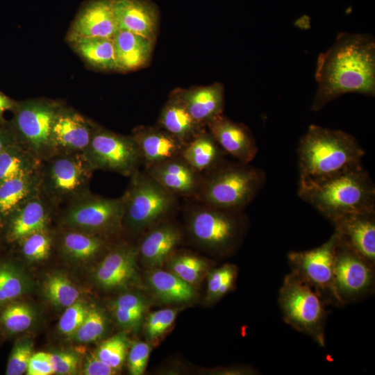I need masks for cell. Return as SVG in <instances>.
<instances>
[{"instance_id": "cell-9", "label": "cell", "mask_w": 375, "mask_h": 375, "mask_svg": "<svg viewBox=\"0 0 375 375\" xmlns=\"http://www.w3.org/2000/svg\"><path fill=\"white\" fill-rule=\"evenodd\" d=\"M334 288L340 306L360 301L373 294L375 290V266L339 236L335 256Z\"/></svg>"}, {"instance_id": "cell-1", "label": "cell", "mask_w": 375, "mask_h": 375, "mask_svg": "<svg viewBox=\"0 0 375 375\" xmlns=\"http://www.w3.org/2000/svg\"><path fill=\"white\" fill-rule=\"evenodd\" d=\"M317 90L311 110L317 112L347 93L375 94V40L365 33H341L319 55L315 74Z\"/></svg>"}, {"instance_id": "cell-45", "label": "cell", "mask_w": 375, "mask_h": 375, "mask_svg": "<svg viewBox=\"0 0 375 375\" xmlns=\"http://www.w3.org/2000/svg\"><path fill=\"white\" fill-rule=\"evenodd\" d=\"M151 352L150 345L144 342L134 343L128 353V372L132 375L143 374Z\"/></svg>"}, {"instance_id": "cell-50", "label": "cell", "mask_w": 375, "mask_h": 375, "mask_svg": "<svg viewBox=\"0 0 375 375\" xmlns=\"http://www.w3.org/2000/svg\"><path fill=\"white\" fill-rule=\"evenodd\" d=\"M13 106L12 101L0 92V116Z\"/></svg>"}, {"instance_id": "cell-3", "label": "cell", "mask_w": 375, "mask_h": 375, "mask_svg": "<svg viewBox=\"0 0 375 375\" xmlns=\"http://www.w3.org/2000/svg\"><path fill=\"white\" fill-rule=\"evenodd\" d=\"M298 195L331 222L346 214L375 211V186L362 165L328 178L299 181Z\"/></svg>"}, {"instance_id": "cell-2", "label": "cell", "mask_w": 375, "mask_h": 375, "mask_svg": "<svg viewBox=\"0 0 375 375\" xmlns=\"http://www.w3.org/2000/svg\"><path fill=\"white\" fill-rule=\"evenodd\" d=\"M299 181L328 178L362 165L365 151L356 139L342 131L311 124L297 149Z\"/></svg>"}, {"instance_id": "cell-31", "label": "cell", "mask_w": 375, "mask_h": 375, "mask_svg": "<svg viewBox=\"0 0 375 375\" xmlns=\"http://www.w3.org/2000/svg\"><path fill=\"white\" fill-rule=\"evenodd\" d=\"M72 43L76 51L91 65L101 69L117 70L112 39L81 38Z\"/></svg>"}, {"instance_id": "cell-4", "label": "cell", "mask_w": 375, "mask_h": 375, "mask_svg": "<svg viewBox=\"0 0 375 375\" xmlns=\"http://www.w3.org/2000/svg\"><path fill=\"white\" fill-rule=\"evenodd\" d=\"M266 182L260 168L225 160L202 174L193 200L229 210L240 211L257 196Z\"/></svg>"}, {"instance_id": "cell-6", "label": "cell", "mask_w": 375, "mask_h": 375, "mask_svg": "<svg viewBox=\"0 0 375 375\" xmlns=\"http://www.w3.org/2000/svg\"><path fill=\"white\" fill-rule=\"evenodd\" d=\"M122 227L134 233L146 231L167 220L178 205L177 196L168 192L146 172H135L122 197Z\"/></svg>"}, {"instance_id": "cell-19", "label": "cell", "mask_w": 375, "mask_h": 375, "mask_svg": "<svg viewBox=\"0 0 375 375\" xmlns=\"http://www.w3.org/2000/svg\"><path fill=\"white\" fill-rule=\"evenodd\" d=\"M144 172L172 194L192 199L202 176L181 156L153 165Z\"/></svg>"}, {"instance_id": "cell-34", "label": "cell", "mask_w": 375, "mask_h": 375, "mask_svg": "<svg viewBox=\"0 0 375 375\" xmlns=\"http://www.w3.org/2000/svg\"><path fill=\"white\" fill-rule=\"evenodd\" d=\"M47 299L58 308H67L79 300L80 291L64 274L53 272L48 274L42 284Z\"/></svg>"}, {"instance_id": "cell-46", "label": "cell", "mask_w": 375, "mask_h": 375, "mask_svg": "<svg viewBox=\"0 0 375 375\" xmlns=\"http://www.w3.org/2000/svg\"><path fill=\"white\" fill-rule=\"evenodd\" d=\"M53 374L70 375L76 373L78 366V356L72 352L58 351L49 353Z\"/></svg>"}, {"instance_id": "cell-49", "label": "cell", "mask_w": 375, "mask_h": 375, "mask_svg": "<svg viewBox=\"0 0 375 375\" xmlns=\"http://www.w3.org/2000/svg\"><path fill=\"white\" fill-rule=\"evenodd\" d=\"M258 372L249 366H228L207 369L205 374L210 375H253Z\"/></svg>"}, {"instance_id": "cell-41", "label": "cell", "mask_w": 375, "mask_h": 375, "mask_svg": "<svg viewBox=\"0 0 375 375\" xmlns=\"http://www.w3.org/2000/svg\"><path fill=\"white\" fill-rule=\"evenodd\" d=\"M21 241L22 253L28 260L42 261L49 256L51 238L47 229L31 233Z\"/></svg>"}, {"instance_id": "cell-40", "label": "cell", "mask_w": 375, "mask_h": 375, "mask_svg": "<svg viewBox=\"0 0 375 375\" xmlns=\"http://www.w3.org/2000/svg\"><path fill=\"white\" fill-rule=\"evenodd\" d=\"M128 349L127 338L121 334L103 341L95 354L103 362L119 371L125 360Z\"/></svg>"}, {"instance_id": "cell-10", "label": "cell", "mask_w": 375, "mask_h": 375, "mask_svg": "<svg viewBox=\"0 0 375 375\" xmlns=\"http://www.w3.org/2000/svg\"><path fill=\"white\" fill-rule=\"evenodd\" d=\"M122 198H106L87 193L74 200L62 223L70 229L95 235L113 233L122 227Z\"/></svg>"}, {"instance_id": "cell-12", "label": "cell", "mask_w": 375, "mask_h": 375, "mask_svg": "<svg viewBox=\"0 0 375 375\" xmlns=\"http://www.w3.org/2000/svg\"><path fill=\"white\" fill-rule=\"evenodd\" d=\"M41 187L56 201L87 194L94 169L83 153H57L47 159Z\"/></svg>"}, {"instance_id": "cell-33", "label": "cell", "mask_w": 375, "mask_h": 375, "mask_svg": "<svg viewBox=\"0 0 375 375\" xmlns=\"http://www.w3.org/2000/svg\"><path fill=\"white\" fill-rule=\"evenodd\" d=\"M148 308L146 299L138 292H126L113 302L112 310L118 324L125 329L139 328Z\"/></svg>"}, {"instance_id": "cell-27", "label": "cell", "mask_w": 375, "mask_h": 375, "mask_svg": "<svg viewBox=\"0 0 375 375\" xmlns=\"http://www.w3.org/2000/svg\"><path fill=\"white\" fill-rule=\"evenodd\" d=\"M225 155L212 135L204 130L183 146L180 156L203 174L222 163Z\"/></svg>"}, {"instance_id": "cell-20", "label": "cell", "mask_w": 375, "mask_h": 375, "mask_svg": "<svg viewBox=\"0 0 375 375\" xmlns=\"http://www.w3.org/2000/svg\"><path fill=\"white\" fill-rule=\"evenodd\" d=\"M146 232L138 248V256L148 267L158 268L175 252L182 241L183 234L176 224L167 220Z\"/></svg>"}, {"instance_id": "cell-51", "label": "cell", "mask_w": 375, "mask_h": 375, "mask_svg": "<svg viewBox=\"0 0 375 375\" xmlns=\"http://www.w3.org/2000/svg\"><path fill=\"white\" fill-rule=\"evenodd\" d=\"M13 139L0 131V153L10 144L14 142Z\"/></svg>"}, {"instance_id": "cell-39", "label": "cell", "mask_w": 375, "mask_h": 375, "mask_svg": "<svg viewBox=\"0 0 375 375\" xmlns=\"http://www.w3.org/2000/svg\"><path fill=\"white\" fill-rule=\"evenodd\" d=\"M107 328L104 312L97 306H90L88 314L76 331L70 337L81 343H88L101 338Z\"/></svg>"}, {"instance_id": "cell-8", "label": "cell", "mask_w": 375, "mask_h": 375, "mask_svg": "<svg viewBox=\"0 0 375 375\" xmlns=\"http://www.w3.org/2000/svg\"><path fill=\"white\" fill-rule=\"evenodd\" d=\"M338 235H332L320 246L306 251H290L288 260L291 273L312 288L326 304L340 306L334 288L335 249Z\"/></svg>"}, {"instance_id": "cell-17", "label": "cell", "mask_w": 375, "mask_h": 375, "mask_svg": "<svg viewBox=\"0 0 375 375\" xmlns=\"http://www.w3.org/2000/svg\"><path fill=\"white\" fill-rule=\"evenodd\" d=\"M118 31L112 0H93L81 9L68 38L71 42L88 38L113 39Z\"/></svg>"}, {"instance_id": "cell-11", "label": "cell", "mask_w": 375, "mask_h": 375, "mask_svg": "<svg viewBox=\"0 0 375 375\" xmlns=\"http://www.w3.org/2000/svg\"><path fill=\"white\" fill-rule=\"evenodd\" d=\"M95 169L112 171L131 176L142 164L140 154L132 136H124L95 128L88 147L83 153Z\"/></svg>"}, {"instance_id": "cell-28", "label": "cell", "mask_w": 375, "mask_h": 375, "mask_svg": "<svg viewBox=\"0 0 375 375\" xmlns=\"http://www.w3.org/2000/svg\"><path fill=\"white\" fill-rule=\"evenodd\" d=\"M39 172L17 176L0 183V215L13 214L22 205L40 193Z\"/></svg>"}, {"instance_id": "cell-37", "label": "cell", "mask_w": 375, "mask_h": 375, "mask_svg": "<svg viewBox=\"0 0 375 375\" xmlns=\"http://www.w3.org/2000/svg\"><path fill=\"white\" fill-rule=\"evenodd\" d=\"M35 319V312L28 303L21 301L7 303L0 312V324L10 333L28 330Z\"/></svg>"}, {"instance_id": "cell-47", "label": "cell", "mask_w": 375, "mask_h": 375, "mask_svg": "<svg viewBox=\"0 0 375 375\" xmlns=\"http://www.w3.org/2000/svg\"><path fill=\"white\" fill-rule=\"evenodd\" d=\"M26 374L27 375L53 374L49 353L38 352L33 353L29 360Z\"/></svg>"}, {"instance_id": "cell-23", "label": "cell", "mask_w": 375, "mask_h": 375, "mask_svg": "<svg viewBox=\"0 0 375 375\" xmlns=\"http://www.w3.org/2000/svg\"><path fill=\"white\" fill-rule=\"evenodd\" d=\"M200 124H206L222 115L224 104V88L221 83L181 90L173 93Z\"/></svg>"}, {"instance_id": "cell-29", "label": "cell", "mask_w": 375, "mask_h": 375, "mask_svg": "<svg viewBox=\"0 0 375 375\" xmlns=\"http://www.w3.org/2000/svg\"><path fill=\"white\" fill-rule=\"evenodd\" d=\"M147 281L156 297L164 303L188 302L196 294L192 285L169 271L153 268L147 276Z\"/></svg>"}, {"instance_id": "cell-7", "label": "cell", "mask_w": 375, "mask_h": 375, "mask_svg": "<svg viewBox=\"0 0 375 375\" xmlns=\"http://www.w3.org/2000/svg\"><path fill=\"white\" fill-rule=\"evenodd\" d=\"M278 303L286 324L325 347L327 305L312 288L290 272L280 288Z\"/></svg>"}, {"instance_id": "cell-24", "label": "cell", "mask_w": 375, "mask_h": 375, "mask_svg": "<svg viewBox=\"0 0 375 375\" xmlns=\"http://www.w3.org/2000/svg\"><path fill=\"white\" fill-rule=\"evenodd\" d=\"M112 40L117 70L137 69L148 62L152 52L153 40L123 30H119Z\"/></svg>"}, {"instance_id": "cell-43", "label": "cell", "mask_w": 375, "mask_h": 375, "mask_svg": "<svg viewBox=\"0 0 375 375\" xmlns=\"http://www.w3.org/2000/svg\"><path fill=\"white\" fill-rule=\"evenodd\" d=\"M33 354V344L30 338H22L17 340L10 354L6 374L22 375L26 373Z\"/></svg>"}, {"instance_id": "cell-26", "label": "cell", "mask_w": 375, "mask_h": 375, "mask_svg": "<svg viewBox=\"0 0 375 375\" xmlns=\"http://www.w3.org/2000/svg\"><path fill=\"white\" fill-rule=\"evenodd\" d=\"M158 124L184 145L205 130L173 94L160 114Z\"/></svg>"}, {"instance_id": "cell-21", "label": "cell", "mask_w": 375, "mask_h": 375, "mask_svg": "<svg viewBox=\"0 0 375 375\" xmlns=\"http://www.w3.org/2000/svg\"><path fill=\"white\" fill-rule=\"evenodd\" d=\"M138 148L144 170L179 156L184 144L160 127L139 126L132 135Z\"/></svg>"}, {"instance_id": "cell-16", "label": "cell", "mask_w": 375, "mask_h": 375, "mask_svg": "<svg viewBox=\"0 0 375 375\" xmlns=\"http://www.w3.org/2000/svg\"><path fill=\"white\" fill-rule=\"evenodd\" d=\"M94 128L80 114L58 109L51 128L54 155L83 153L90 142Z\"/></svg>"}, {"instance_id": "cell-18", "label": "cell", "mask_w": 375, "mask_h": 375, "mask_svg": "<svg viewBox=\"0 0 375 375\" xmlns=\"http://www.w3.org/2000/svg\"><path fill=\"white\" fill-rule=\"evenodd\" d=\"M138 248L121 244L112 249L99 264L94 278L99 286L114 290L138 279L136 260Z\"/></svg>"}, {"instance_id": "cell-22", "label": "cell", "mask_w": 375, "mask_h": 375, "mask_svg": "<svg viewBox=\"0 0 375 375\" xmlns=\"http://www.w3.org/2000/svg\"><path fill=\"white\" fill-rule=\"evenodd\" d=\"M119 30L154 41L158 30V14L154 6L144 0H112Z\"/></svg>"}, {"instance_id": "cell-15", "label": "cell", "mask_w": 375, "mask_h": 375, "mask_svg": "<svg viewBox=\"0 0 375 375\" xmlns=\"http://www.w3.org/2000/svg\"><path fill=\"white\" fill-rule=\"evenodd\" d=\"M331 223L343 242L375 266V211L346 214Z\"/></svg>"}, {"instance_id": "cell-30", "label": "cell", "mask_w": 375, "mask_h": 375, "mask_svg": "<svg viewBox=\"0 0 375 375\" xmlns=\"http://www.w3.org/2000/svg\"><path fill=\"white\" fill-rule=\"evenodd\" d=\"M40 160L17 142L0 153V183L17 176L38 172Z\"/></svg>"}, {"instance_id": "cell-14", "label": "cell", "mask_w": 375, "mask_h": 375, "mask_svg": "<svg viewBox=\"0 0 375 375\" xmlns=\"http://www.w3.org/2000/svg\"><path fill=\"white\" fill-rule=\"evenodd\" d=\"M206 127L224 153L238 162L249 164L256 156V142L246 125L220 115L208 122Z\"/></svg>"}, {"instance_id": "cell-25", "label": "cell", "mask_w": 375, "mask_h": 375, "mask_svg": "<svg viewBox=\"0 0 375 375\" xmlns=\"http://www.w3.org/2000/svg\"><path fill=\"white\" fill-rule=\"evenodd\" d=\"M49 221L48 209L38 194L13 212L8 238L12 242L22 240L31 233L47 229Z\"/></svg>"}, {"instance_id": "cell-32", "label": "cell", "mask_w": 375, "mask_h": 375, "mask_svg": "<svg viewBox=\"0 0 375 375\" xmlns=\"http://www.w3.org/2000/svg\"><path fill=\"white\" fill-rule=\"evenodd\" d=\"M106 245L98 235L69 229L62 235L60 247L68 257L77 260H88L99 254Z\"/></svg>"}, {"instance_id": "cell-42", "label": "cell", "mask_w": 375, "mask_h": 375, "mask_svg": "<svg viewBox=\"0 0 375 375\" xmlns=\"http://www.w3.org/2000/svg\"><path fill=\"white\" fill-rule=\"evenodd\" d=\"M177 308H164L148 315L144 323V333L150 340L160 338L174 324Z\"/></svg>"}, {"instance_id": "cell-35", "label": "cell", "mask_w": 375, "mask_h": 375, "mask_svg": "<svg viewBox=\"0 0 375 375\" xmlns=\"http://www.w3.org/2000/svg\"><path fill=\"white\" fill-rule=\"evenodd\" d=\"M167 265L169 272L193 287L208 272L209 267L206 260L188 252L174 253L167 260Z\"/></svg>"}, {"instance_id": "cell-38", "label": "cell", "mask_w": 375, "mask_h": 375, "mask_svg": "<svg viewBox=\"0 0 375 375\" xmlns=\"http://www.w3.org/2000/svg\"><path fill=\"white\" fill-rule=\"evenodd\" d=\"M238 276V267L233 264H224L207 272L206 301L214 303L234 288Z\"/></svg>"}, {"instance_id": "cell-5", "label": "cell", "mask_w": 375, "mask_h": 375, "mask_svg": "<svg viewBox=\"0 0 375 375\" xmlns=\"http://www.w3.org/2000/svg\"><path fill=\"white\" fill-rule=\"evenodd\" d=\"M185 223L197 244L221 256L238 249L248 227L243 210L222 209L194 200L185 210Z\"/></svg>"}, {"instance_id": "cell-13", "label": "cell", "mask_w": 375, "mask_h": 375, "mask_svg": "<svg viewBox=\"0 0 375 375\" xmlns=\"http://www.w3.org/2000/svg\"><path fill=\"white\" fill-rule=\"evenodd\" d=\"M58 108L42 101H28L19 105L15 124L20 145L39 160L54 155L51 128Z\"/></svg>"}, {"instance_id": "cell-48", "label": "cell", "mask_w": 375, "mask_h": 375, "mask_svg": "<svg viewBox=\"0 0 375 375\" xmlns=\"http://www.w3.org/2000/svg\"><path fill=\"white\" fill-rule=\"evenodd\" d=\"M117 372V370L100 360L95 353L88 356L83 367L85 375H113Z\"/></svg>"}, {"instance_id": "cell-44", "label": "cell", "mask_w": 375, "mask_h": 375, "mask_svg": "<svg viewBox=\"0 0 375 375\" xmlns=\"http://www.w3.org/2000/svg\"><path fill=\"white\" fill-rule=\"evenodd\" d=\"M89 308L86 303L80 299L65 308L58 322L59 332L71 337L83 323Z\"/></svg>"}, {"instance_id": "cell-36", "label": "cell", "mask_w": 375, "mask_h": 375, "mask_svg": "<svg viewBox=\"0 0 375 375\" xmlns=\"http://www.w3.org/2000/svg\"><path fill=\"white\" fill-rule=\"evenodd\" d=\"M30 288L31 282L19 268L9 262L0 264V306L12 301Z\"/></svg>"}]
</instances>
